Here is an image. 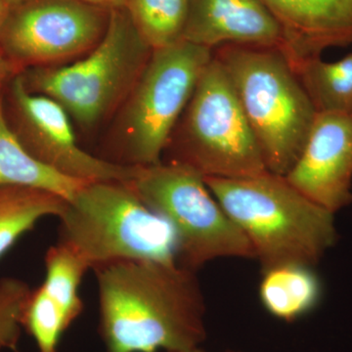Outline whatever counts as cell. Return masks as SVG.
Returning <instances> with one entry per match:
<instances>
[{
  "instance_id": "1",
  "label": "cell",
  "mask_w": 352,
  "mask_h": 352,
  "mask_svg": "<svg viewBox=\"0 0 352 352\" xmlns=\"http://www.w3.org/2000/svg\"><path fill=\"white\" fill-rule=\"evenodd\" d=\"M106 352H173L207 339L196 271L177 261H126L94 268Z\"/></svg>"
},
{
  "instance_id": "2",
  "label": "cell",
  "mask_w": 352,
  "mask_h": 352,
  "mask_svg": "<svg viewBox=\"0 0 352 352\" xmlns=\"http://www.w3.org/2000/svg\"><path fill=\"white\" fill-rule=\"evenodd\" d=\"M226 214L244 234L263 271L283 264L314 267L337 243L333 214L300 193L284 175L205 177Z\"/></svg>"
},
{
  "instance_id": "3",
  "label": "cell",
  "mask_w": 352,
  "mask_h": 352,
  "mask_svg": "<svg viewBox=\"0 0 352 352\" xmlns=\"http://www.w3.org/2000/svg\"><path fill=\"white\" fill-rule=\"evenodd\" d=\"M212 53L230 80L266 168L286 175L317 116L288 59L280 50L249 46H220Z\"/></svg>"
},
{
  "instance_id": "4",
  "label": "cell",
  "mask_w": 352,
  "mask_h": 352,
  "mask_svg": "<svg viewBox=\"0 0 352 352\" xmlns=\"http://www.w3.org/2000/svg\"><path fill=\"white\" fill-rule=\"evenodd\" d=\"M58 219V242L91 270L126 261H177L173 226L141 200L131 182L85 183Z\"/></svg>"
},
{
  "instance_id": "5",
  "label": "cell",
  "mask_w": 352,
  "mask_h": 352,
  "mask_svg": "<svg viewBox=\"0 0 352 352\" xmlns=\"http://www.w3.org/2000/svg\"><path fill=\"white\" fill-rule=\"evenodd\" d=\"M152 52L126 9L113 10L100 43L87 56L22 76L30 91L56 101L72 120L89 129L124 104Z\"/></svg>"
},
{
  "instance_id": "6",
  "label": "cell",
  "mask_w": 352,
  "mask_h": 352,
  "mask_svg": "<svg viewBox=\"0 0 352 352\" xmlns=\"http://www.w3.org/2000/svg\"><path fill=\"white\" fill-rule=\"evenodd\" d=\"M141 200L170 222L177 239V263L198 271L219 258H254L251 244L206 184L186 164L140 166L131 182Z\"/></svg>"
},
{
  "instance_id": "7",
  "label": "cell",
  "mask_w": 352,
  "mask_h": 352,
  "mask_svg": "<svg viewBox=\"0 0 352 352\" xmlns=\"http://www.w3.org/2000/svg\"><path fill=\"white\" fill-rule=\"evenodd\" d=\"M212 56V50L184 39L153 50L124 104L119 164L161 163L173 129Z\"/></svg>"
},
{
  "instance_id": "8",
  "label": "cell",
  "mask_w": 352,
  "mask_h": 352,
  "mask_svg": "<svg viewBox=\"0 0 352 352\" xmlns=\"http://www.w3.org/2000/svg\"><path fill=\"white\" fill-rule=\"evenodd\" d=\"M182 117L170 161L205 177H249L268 171L230 80L214 56Z\"/></svg>"
},
{
  "instance_id": "9",
  "label": "cell",
  "mask_w": 352,
  "mask_h": 352,
  "mask_svg": "<svg viewBox=\"0 0 352 352\" xmlns=\"http://www.w3.org/2000/svg\"><path fill=\"white\" fill-rule=\"evenodd\" d=\"M109 19L110 11L80 0H30L10 9L0 50L20 69L52 67L94 50Z\"/></svg>"
},
{
  "instance_id": "10",
  "label": "cell",
  "mask_w": 352,
  "mask_h": 352,
  "mask_svg": "<svg viewBox=\"0 0 352 352\" xmlns=\"http://www.w3.org/2000/svg\"><path fill=\"white\" fill-rule=\"evenodd\" d=\"M14 131L36 161L59 175L82 182H132L140 166H124L90 154L78 144L72 119L56 101L30 91L22 75L10 87Z\"/></svg>"
},
{
  "instance_id": "11",
  "label": "cell",
  "mask_w": 352,
  "mask_h": 352,
  "mask_svg": "<svg viewBox=\"0 0 352 352\" xmlns=\"http://www.w3.org/2000/svg\"><path fill=\"white\" fill-rule=\"evenodd\" d=\"M300 193L335 214L352 203V117L317 113L302 154L285 175Z\"/></svg>"
},
{
  "instance_id": "12",
  "label": "cell",
  "mask_w": 352,
  "mask_h": 352,
  "mask_svg": "<svg viewBox=\"0 0 352 352\" xmlns=\"http://www.w3.org/2000/svg\"><path fill=\"white\" fill-rule=\"evenodd\" d=\"M182 39L210 50L239 45L286 51L281 27L261 0H190Z\"/></svg>"
},
{
  "instance_id": "13",
  "label": "cell",
  "mask_w": 352,
  "mask_h": 352,
  "mask_svg": "<svg viewBox=\"0 0 352 352\" xmlns=\"http://www.w3.org/2000/svg\"><path fill=\"white\" fill-rule=\"evenodd\" d=\"M283 32L292 68L352 44V0H261Z\"/></svg>"
},
{
  "instance_id": "14",
  "label": "cell",
  "mask_w": 352,
  "mask_h": 352,
  "mask_svg": "<svg viewBox=\"0 0 352 352\" xmlns=\"http://www.w3.org/2000/svg\"><path fill=\"white\" fill-rule=\"evenodd\" d=\"M85 183L59 175L25 150L7 120L0 94V187L45 190L69 201Z\"/></svg>"
},
{
  "instance_id": "15",
  "label": "cell",
  "mask_w": 352,
  "mask_h": 352,
  "mask_svg": "<svg viewBox=\"0 0 352 352\" xmlns=\"http://www.w3.org/2000/svg\"><path fill=\"white\" fill-rule=\"evenodd\" d=\"M259 300L275 318L293 322L316 307L321 283L311 266L289 263L263 271Z\"/></svg>"
},
{
  "instance_id": "16",
  "label": "cell",
  "mask_w": 352,
  "mask_h": 352,
  "mask_svg": "<svg viewBox=\"0 0 352 352\" xmlns=\"http://www.w3.org/2000/svg\"><path fill=\"white\" fill-rule=\"evenodd\" d=\"M67 201L45 190L0 187V258L38 221L59 217Z\"/></svg>"
},
{
  "instance_id": "17",
  "label": "cell",
  "mask_w": 352,
  "mask_h": 352,
  "mask_svg": "<svg viewBox=\"0 0 352 352\" xmlns=\"http://www.w3.org/2000/svg\"><path fill=\"white\" fill-rule=\"evenodd\" d=\"M312 105L319 113L352 112V53L339 61L312 58L295 69Z\"/></svg>"
},
{
  "instance_id": "18",
  "label": "cell",
  "mask_w": 352,
  "mask_h": 352,
  "mask_svg": "<svg viewBox=\"0 0 352 352\" xmlns=\"http://www.w3.org/2000/svg\"><path fill=\"white\" fill-rule=\"evenodd\" d=\"M44 265L45 278L41 287L73 324L82 314L80 287L91 268L78 252L59 242L46 252Z\"/></svg>"
},
{
  "instance_id": "19",
  "label": "cell",
  "mask_w": 352,
  "mask_h": 352,
  "mask_svg": "<svg viewBox=\"0 0 352 352\" xmlns=\"http://www.w3.org/2000/svg\"><path fill=\"white\" fill-rule=\"evenodd\" d=\"M190 0H129L126 10L153 50L180 41Z\"/></svg>"
},
{
  "instance_id": "20",
  "label": "cell",
  "mask_w": 352,
  "mask_h": 352,
  "mask_svg": "<svg viewBox=\"0 0 352 352\" xmlns=\"http://www.w3.org/2000/svg\"><path fill=\"white\" fill-rule=\"evenodd\" d=\"M32 289L15 277L0 279V351H17L22 333L23 315Z\"/></svg>"
},
{
  "instance_id": "21",
  "label": "cell",
  "mask_w": 352,
  "mask_h": 352,
  "mask_svg": "<svg viewBox=\"0 0 352 352\" xmlns=\"http://www.w3.org/2000/svg\"><path fill=\"white\" fill-rule=\"evenodd\" d=\"M90 6L105 9L107 11L122 10L126 9L129 0H80Z\"/></svg>"
},
{
  "instance_id": "22",
  "label": "cell",
  "mask_w": 352,
  "mask_h": 352,
  "mask_svg": "<svg viewBox=\"0 0 352 352\" xmlns=\"http://www.w3.org/2000/svg\"><path fill=\"white\" fill-rule=\"evenodd\" d=\"M19 69H20L18 68L12 61H10V60L3 54V52L0 50V85L6 82L8 78H11V76L14 78Z\"/></svg>"
},
{
  "instance_id": "23",
  "label": "cell",
  "mask_w": 352,
  "mask_h": 352,
  "mask_svg": "<svg viewBox=\"0 0 352 352\" xmlns=\"http://www.w3.org/2000/svg\"><path fill=\"white\" fill-rule=\"evenodd\" d=\"M10 6L7 3L6 0H0V34H1L2 29L7 18H8L9 13H10Z\"/></svg>"
},
{
  "instance_id": "24",
  "label": "cell",
  "mask_w": 352,
  "mask_h": 352,
  "mask_svg": "<svg viewBox=\"0 0 352 352\" xmlns=\"http://www.w3.org/2000/svg\"><path fill=\"white\" fill-rule=\"evenodd\" d=\"M30 1V0H6L8 6H10V8H13V7L19 6L21 4L25 3V2Z\"/></svg>"
},
{
  "instance_id": "25",
  "label": "cell",
  "mask_w": 352,
  "mask_h": 352,
  "mask_svg": "<svg viewBox=\"0 0 352 352\" xmlns=\"http://www.w3.org/2000/svg\"><path fill=\"white\" fill-rule=\"evenodd\" d=\"M173 352H206L200 346L194 347V349H186V351H173Z\"/></svg>"
},
{
  "instance_id": "26",
  "label": "cell",
  "mask_w": 352,
  "mask_h": 352,
  "mask_svg": "<svg viewBox=\"0 0 352 352\" xmlns=\"http://www.w3.org/2000/svg\"><path fill=\"white\" fill-rule=\"evenodd\" d=\"M351 117H352V112H351Z\"/></svg>"
}]
</instances>
